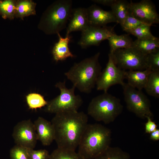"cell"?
I'll return each instance as SVG.
<instances>
[{
	"label": "cell",
	"instance_id": "obj_1",
	"mask_svg": "<svg viewBox=\"0 0 159 159\" xmlns=\"http://www.w3.org/2000/svg\"><path fill=\"white\" fill-rule=\"evenodd\" d=\"M88 120L87 115L83 112L65 111L55 114L51 122L57 148L75 150Z\"/></svg>",
	"mask_w": 159,
	"mask_h": 159
},
{
	"label": "cell",
	"instance_id": "obj_2",
	"mask_svg": "<svg viewBox=\"0 0 159 159\" xmlns=\"http://www.w3.org/2000/svg\"><path fill=\"white\" fill-rule=\"evenodd\" d=\"M112 132L98 123L88 124L80 138L78 153L83 159H94L110 146Z\"/></svg>",
	"mask_w": 159,
	"mask_h": 159
},
{
	"label": "cell",
	"instance_id": "obj_3",
	"mask_svg": "<svg viewBox=\"0 0 159 159\" xmlns=\"http://www.w3.org/2000/svg\"><path fill=\"white\" fill-rule=\"evenodd\" d=\"M100 54L98 52L93 56L75 63L64 73L67 79L81 92L89 93L96 85L102 71L99 62Z\"/></svg>",
	"mask_w": 159,
	"mask_h": 159
},
{
	"label": "cell",
	"instance_id": "obj_4",
	"mask_svg": "<svg viewBox=\"0 0 159 159\" xmlns=\"http://www.w3.org/2000/svg\"><path fill=\"white\" fill-rule=\"evenodd\" d=\"M71 0L55 1L43 13L39 29L47 34H57L66 27L73 9Z\"/></svg>",
	"mask_w": 159,
	"mask_h": 159
},
{
	"label": "cell",
	"instance_id": "obj_5",
	"mask_svg": "<svg viewBox=\"0 0 159 159\" xmlns=\"http://www.w3.org/2000/svg\"><path fill=\"white\" fill-rule=\"evenodd\" d=\"M120 100L107 92L94 97L89 104L87 113L95 120L105 124L113 122L122 113Z\"/></svg>",
	"mask_w": 159,
	"mask_h": 159
},
{
	"label": "cell",
	"instance_id": "obj_6",
	"mask_svg": "<svg viewBox=\"0 0 159 159\" xmlns=\"http://www.w3.org/2000/svg\"><path fill=\"white\" fill-rule=\"evenodd\" d=\"M60 90V94L55 98L48 102L44 109L47 112L57 113L65 111H77L82 105L83 101L79 95H75L74 86L67 88L65 82H59L55 85Z\"/></svg>",
	"mask_w": 159,
	"mask_h": 159
},
{
	"label": "cell",
	"instance_id": "obj_7",
	"mask_svg": "<svg viewBox=\"0 0 159 159\" xmlns=\"http://www.w3.org/2000/svg\"><path fill=\"white\" fill-rule=\"evenodd\" d=\"M127 109L141 119H153L150 100L143 92L124 82L122 85Z\"/></svg>",
	"mask_w": 159,
	"mask_h": 159
},
{
	"label": "cell",
	"instance_id": "obj_8",
	"mask_svg": "<svg viewBox=\"0 0 159 159\" xmlns=\"http://www.w3.org/2000/svg\"><path fill=\"white\" fill-rule=\"evenodd\" d=\"M109 54L116 66L122 70H143L148 69L147 55L133 47L118 49Z\"/></svg>",
	"mask_w": 159,
	"mask_h": 159
},
{
	"label": "cell",
	"instance_id": "obj_9",
	"mask_svg": "<svg viewBox=\"0 0 159 159\" xmlns=\"http://www.w3.org/2000/svg\"><path fill=\"white\" fill-rule=\"evenodd\" d=\"M109 59L105 69L101 71L96 82V85L98 90L107 92L112 85L124 83L125 70H122L115 64L111 56L108 54Z\"/></svg>",
	"mask_w": 159,
	"mask_h": 159
},
{
	"label": "cell",
	"instance_id": "obj_10",
	"mask_svg": "<svg viewBox=\"0 0 159 159\" xmlns=\"http://www.w3.org/2000/svg\"><path fill=\"white\" fill-rule=\"evenodd\" d=\"M12 135L16 145L27 148L34 149L38 140L34 123L29 119L18 122Z\"/></svg>",
	"mask_w": 159,
	"mask_h": 159
},
{
	"label": "cell",
	"instance_id": "obj_11",
	"mask_svg": "<svg viewBox=\"0 0 159 159\" xmlns=\"http://www.w3.org/2000/svg\"><path fill=\"white\" fill-rule=\"evenodd\" d=\"M114 27L106 26H99L90 25L82 32L81 38L78 44L82 48L98 46L103 41L108 39L115 32Z\"/></svg>",
	"mask_w": 159,
	"mask_h": 159
},
{
	"label": "cell",
	"instance_id": "obj_12",
	"mask_svg": "<svg viewBox=\"0 0 159 159\" xmlns=\"http://www.w3.org/2000/svg\"><path fill=\"white\" fill-rule=\"evenodd\" d=\"M129 13L144 23L152 25L159 23V15L155 5L150 0L129 3Z\"/></svg>",
	"mask_w": 159,
	"mask_h": 159
},
{
	"label": "cell",
	"instance_id": "obj_13",
	"mask_svg": "<svg viewBox=\"0 0 159 159\" xmlns=\"http://www.w3.org/2000/svg\"><path fill=\"white\" fill-rule=\"evenodd\" d=\"M87 9L89 25L103 26L109 23H117L111 11L104 10L96 4L92 5Z\"/></svg>",
	"mask_w": 159,
	"mask_h": 159
},
{
	"label": "cell",
	"instance_id": "obj_14",
	"mask_svg": "<svg viewBox=\"0 0 159 159\" xmlns=\"http://www.w3.org/2000/svg\"><path fill=\"white\" fill-rule=\"evenodd\" d=\"M38 140L44 146L51 145L54 140V131L51 122L39 117L34 122Z\"/></svg>",
	"mask_w": 159,
	"mask_h": 159
},
{
	"label": "cell",
	"instance_id": "obj_15",
	"mask_svg": "<svg viewBox=\"0 0 159 159\" xmlns=\"http://www.w3.org/2000/svg\"><path fill=\"white\" fill-rule=\"evenodd\" d=\"M69 21L66 36L73 32H82L89 25L87 9L78 7L73 9Z\"/></svg>",
	"mask_w": 159,
	"mask_h": 159
},
{
	"label": "cell",
	"instance_id": "obj_16",
	"mask_svg": "<svg viewBox=\"0 0 159 159\" xmlns=\"http://www.w3.org/2000/svg\"><path fill=\"white\" fill-rule=\"evenodd\" d=\"M59 37L58 42L54 46L52 54L54 59L57 62L66 60L69 57L73 58L75 56L70 51L69 47V43L71 37L69 35L62 37L59 33L57 34Z\"/></svg>",
	"mask_w": 159,
	"mask_h": 159
},
{
	"label": "cell",
	"instance_id": "obj_17",
	"mask_svg": "<svg viewBox=\"0 0 159 159\" xmlns=\"http://www.w3.org/2000/svg\"><path fill=\"white\" fill-rule=\"evenodd\" d=\"M151 71L149 69L143 70H128L125 72L127 83L139 90L144 88L148 75Z\"/></svg>",
	"mask_w": 159,
	"mask_h": 159
},
{
	"label": "cell",
	"instance_id": "obj_18",
	"mask_svg": "<svg viewBox=\"0 0 159 159\" xmlns=\"http://www.w3.org/2000/svg\"><path fill=\"white\" fill-rule=\"evenodd\" d=\"M107 40L110 47V54L118 49L132 47L133 41L128 34L118 35L114 33Z\"/></svg>",
	"mask_w": 159,
	"mask_h": 159
},
{
	"label": "cell",
	"instance_id": "obj_19",
	"mask_svg": "<svg viewBox=\"0 0 159 159\" xmlns=\"http://www.w3.org/2000/svg\"><path fill=\"white\" fill-rule=\"evenodd\" d=\"M132 47L142 54L147 55L159 49V39L156 37L150 39H137L133 41Z\"/></svg>",
	"mask_w": 159,
	"mask_h": 159
},
{
	"label": "cell",
	"instance_id": "obj_20",
	"mask_svg": "<svg viewBox=\"0 0 159 159\" xmlns=\"http://www.w3.org/2000/svg\"><path fill=\"white\" fill-rule=\"evenodd\" d=\"M110 7L117 23L122 26L129 14V3L124 0H115Z\"/></svg>",
	"mask_w": 159,
	"mask_h": 159
},
{
	"label": "cell",
	"instance_id": "obj_21",
	"mask_svg": "<svg viewBox=\"0 0 159 159\" xmlns=\"http://www.w3.org/2000/svg\"><path fill=\"white\" fill-rule=\"evenodd\" d=\"M36 5L32 0H16L15 17L23 20L25 17L35 15Z\"/></svg>",
	"mask_w": 159,
	"mask_h": 159
},
{
	"label": "cell",
	"instance_id": "obj_22",
	"mask_svg": "<svg viewBox=\"0 0 159 159\" xmlns=\"http://www.w3.org/2000/svg\"><path fill=\"white\" fill-rule=\"evenodd\" d=\"M144 89L149 95L159 98V71H151Z\"/></svg>",
	"mask_w": 159,
	"mask_h": 159
},
{
	"label": "cell",
	"instance_id": "obj_23",
	"mask_svg": "<svg viewBox=\"0 0 159 159\" xmlns=\"http://www.w3.org/2000/svg\"><path fill=\"white\" fill-rule=\"evenodd\" d=\"M94 159H130L129 153L118 147L110 146Z\"/></svg>",
	"mask_w": 159,
	"mask_h": 159
},
{
	"label": "cell",
	"instance_id": "obj_24",
	"mask_svg": "<svg viewBox=\"0 0 159 159\" xmlns=\"http://www.w3.org/2000/svg\"><path fill=\"white\" fill-rule=\"evenodd\" d=\"M16 0H0V14L4 19H13L15 17Z\"/></svg>",
	"mask_w": 159,
	"mask_h": 159
},
{
	"label": "cell",
	"instance_id": "obj_25",
	"mask_svg": "<svg viewBox=\"0 0 159 159\" xmlns=\"http://www.w3.org/2000/svg\"><path fill=\"white\" fill-rule=\"evenodd\" d=\"M27 104L29 109L36 110L46 106L48 103L42 95L35 93L28 94L26 96Z\"/></svg>",
	"mask_w": 159,
	"mask_h": 159
},
{
	"label": "cell",
	"instance_id": "obj_26",
	"mask_svg": "<svg viewBox=\"0 0 159 159\" xmlns=\"http://www.w3.org/2000/svg\"><path fill=\"white\" fill-rule=\"evenodd\" d=\"M49 159H83L75 150L57 148L50 154Z\"/></svg>",
	"mask_w": 159,
	"mask_h": 159
},
{
	"label": "cell",
	"instance_id": "obj_27",
	"mask_svg": "<svg viewBox=\"0 0 159 159\" xmlns=\"http://www.w3.org/2000/svg\"><path fill=\"white\" fill-rule=\"evenodd\" d=\"M151 26L150 25L143 24L127 33L135 36L138 39H144L153 38L155 37L153 36L151 33Z\"/></svg>",
	"mask_w": 159,
	"mask_h": 159
},
{
	"label": "cell",
	"instance_id": "obj_28",
	"mask_svg": "<svg viewBox=\"0 0 159 159\" xmlns=\"http://www.w3.org/2000/svg\"><path fill=\"white\" fill-rule=\"evenodd\" d=\"M11 159H30L27 148L16 145L10 152Z\"/></svg>",
	"mask_w": 159,
	"mask_h": 159
},
{
	"label": "cell",
	"instance_id": "obj_29",
	"mask_svg": "<svg viewBox=\"0 0 159 159\" xmlns=\"http://www.w3.org/2000/svg\"><path fill=\"white\" fill-rule=\"evenodd\" d=\"M147 63L151 71H159V49L147 55Z\"/></svg>",
	"mask_w": 159,
	"mask_h": 159
},
{
	"label": "cell",
	"instance_id": "obj_30",
	"mask_svg": "<svg viewBox=\"0 0 159 159\" xmlns=\"http://www.w3.org/2000/svg\"><path fill=\"white\" fill-rule=\"evenodd\" d=\"M145 24L129 13L122 26L123 29L127 32L140 25Z\"/></svg>",
	"mask_w": 159,
	"mask_h": 159
},
{
	"label": "cell",
	"instance_id": "obj_31",
	"mask_svg": "<svg viewBox=\"0 0 159 159\" xmlns=\"http://www.w3.org/2000/svg\"><path fill=\"white\" fill-rule=\"evenodd\" d=\"M27 150L30 159H49L50 154L45 149L35 150L27 148Z\"/></svg>",
	"mask_w": 159,
	"mask_h": 159
},
{
	"label": "cell",
	"instance_id": "obj_32",
	"mask_svg": "<svg viewBox=\"0 0 159 159\" xmlns=\"http://www.w3.org/2000/svg\"><path fill=\"white\" fill-rule=\"evenodd\" d=\"M147 119V122L145 124V132L150 134L157 129V125L150 117H148Z\"/></svg>",
	"mask_w": 159,
	"mask_h": 159
},
{
	"label": "cell",
	"instance_id": "obj_33",
	"mask_svg": "<svg viewBox=\"0 0 159 159\" xmlns=\"http://www.w3.org/2000/svg\"><path fill=\"white\" fill-rule=\"evenodd\" d=\"M92 1L98 4L111 6L115 0H93Z\"/></svg>",
	"mask_w": 159,
	"mask_h": 159
},
{
	"label": "cell",
	"instance_id": "obj_34",
	"mask_svg": "<svg viewBox=\"0 0 159 159\" xmlns=\"http://www.w3.org/2000/svg\"><path fill=\"white\" fill-rule=\"evenodd\" d=\"M150 139L154 141L159 140V129H157L155 131L150 133Z\"/></svg>",
	"mask_w": 159,
	"mask_h": 159
}]
</instances>
